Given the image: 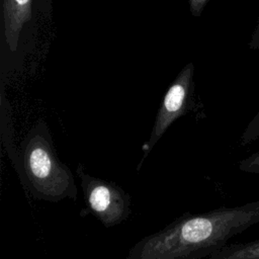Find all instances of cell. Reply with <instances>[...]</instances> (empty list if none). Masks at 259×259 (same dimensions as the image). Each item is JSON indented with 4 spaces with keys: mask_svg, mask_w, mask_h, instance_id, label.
<instances>
[{
    "mask_svg": "<svg viewBox=\"0 0 259 259\" xmlns=\"http://www.w3.org/2000/svg\"><path fill=\"white\" fill-rule=\"evenodd\" d=\"M259 224V199L233 207L191 213L139 240L123 259H205Z\"/></svg>",
    "mask_w": 259,
    "mask_h": 259,
    "instance_id": "obj_1",
    "label": "cell"
},
{
    "mask_svg": "<svg viewBox=\"0 0 259 259\" xmlns=\"http://www.w3.org/2000/svg\"><path fill=\"white\" fill-rule=\"evenodd\" d=\"M14 169L25 192L35 199L59 202L78 198L73 173L60 160L44 121L34 124L21 141Z\"/></svg>",
    "mask_w": 259,
    "mask_h": 259,
    "instance_id": "obj_2",
    "label": "cell"
},
{
    "mask_svg": "<svg viewBox=\"0 0 259 259\" xmlns=\"http://www.w3.org/2000/svg\"><path fill=\"white\" fill-rule=\"evenodd\" d=\"M76 174L80 180L86 213L92 214L105 228L115 227L132 213V197L114 182L93 176L79 163Z\"/></svg>",
    "mask_w": 259,
    "mask_h": 259,
    "instance_id": "obj_3",
    "label": "cell"
},
{
    "mask_svg": "<svg viewBox=\"0 0 259 259\" xmlns=\"http://www.w3.org/2000/svg\"><path fill=\"white\" fill-rule=\"evenodd\" d=\"M193 74L194 65L193 63H188L183 67L167 89L157 112L150 138L143 147L144 155L138 169H140L144 160L169 126L177 118L192 109L194 105Z\"/></svg>",
    "mask_w": 259,
    "mask_h": 259,
    "instance_id": "obj_4",
    "label": "cell"
},
{
    "mask_svg": "<svg viewBox=\"0 0 259 259\" xmlns=\"http://www.w3.org/2000/svg\"><path fill=\"white\" fill-rule=\"evenodd\" d=\"M205 259H259V239L247 243L228 244Z\"/></svg>",
    "mask_w": 259,
    "mask_h": 259,
    "instance_id": "obj_5",
    "label": "cell"
},
{
    "mask_svg": "<svg viewBox=\"0 0 259 259\" xmlns=\"http://www.w3.org/2000/svg\"><path fill=\"white\" fill-rule=\"evenodd\" d=\"M259 139V111L254 115L240 137V145L247 146Z\"/></svg>",
    "mask_w": 259,
    "mask_h": 259,
    "instance_id": "obj_6",
    "label": "cell"
},
{
    "mask_svg": "<svg viewBox=\"0 0 259 259\" xmlns=\"http://www.w3.org/2000/svg\"><path fill=\"white\" fill-rule=\"evenodd\" d=\"M239 170L249 174H259V151L242 159L239 162Z\"/></svg>",
    "mask_w": 259,
    "mask_h": 259,
    "instance_id": "obj_7",
    "label": "cell"
},
{
    "mask_svg": "<svg viewBox=\"0 0 259 259\" xmlns=\"http://www.w3.org/2000/svg\"><path fill=\"white\" fill-rule=\"evenodd\" d=\"M248 47L251 50H259V15H258L257 22L254 27L253 33L251 35V39L248 44Z\"/></svg>",
    "mask_w": 259,
    "mask_h": 259,
    "instance_id": "obj_8",
    "label": "cell"
}]
</instances>
